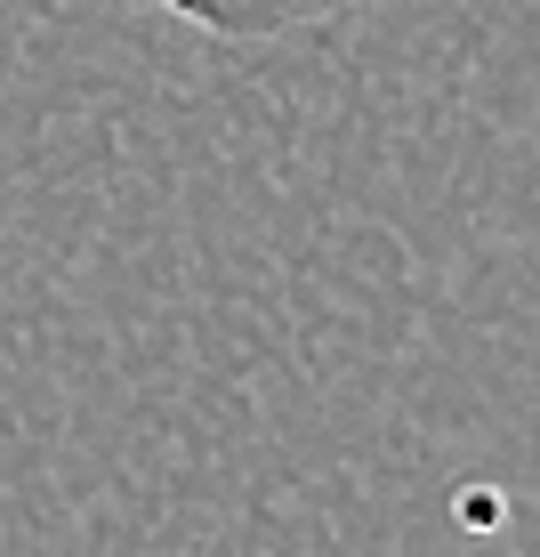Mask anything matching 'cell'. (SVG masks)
I'll return each instance as SVG.
<instances>
[{
    "label": "cell",
    "instance_id": "1",
    "mask_svg": "<svg viewBox=\"0 0 540 557\" xmlns=\"http://www.w3.org/2000/svg\"><path fill=\"white\" fill-rule=\"evenodd\" d=\"M153 9L210 33V41H282V33H306L323 16L355 9V0H153Z\"/></svg>",
    "mask_w": 540,
    "mask_h": 557
}]
</instances>
